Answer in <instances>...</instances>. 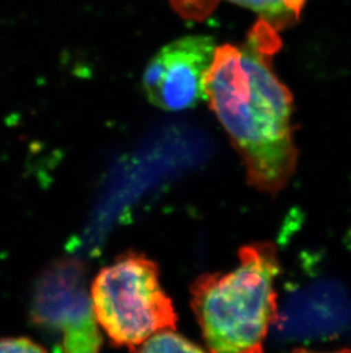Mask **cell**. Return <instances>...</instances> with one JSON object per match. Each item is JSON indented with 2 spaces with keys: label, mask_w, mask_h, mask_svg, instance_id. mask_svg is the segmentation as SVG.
<instances>
[{
  "label": "cell",
  "mask_w": 351,
  "mask_h": 353,
  "mask_svg": "<svg viewBox=\"0 0 351 353\" xmlns=\"http://www.w3.org/2000/svg\"><path fill=\"white\" fill-rule=\"evenodd\" d=\"M279 43L275 29L260 21L242 46H217L204 78L206 100L242 159L248 183L273 196L288 185L298 163L291 94L268 61Z\"/></svg>",
  "instance_id": "1"
},
{
  "label": "cell",
  "mask_w": 351,
  "mask_h": 353,
  "mask_svg": "<svg viewBox=\"0 0 351 353\" xmlns=\"http://www.w3.org/2000/svg\"><path fill=\"white\" fill-rule=\"evenodd\" d=\"M227 274L200 276L191 287L192 309L208 351L262 352L276 318L279 260L274 243L243 246Z\"/></svg>",
  "instance_id": "2"
},
{
  "label": "cell",
  "mask_w": 351,
  "mask_h": 353,
  "mask_svg": "<svg viewBox=\"0 0 351 353\" xmlns=\"http://www.w3.org/2000/svg\"><path fill=\"white\" fill-rule=\"evenodd\" d=\"M92 302L97 323L116 347L135 351L147 337L175 330L177 323L158 265L142 254H123L104 268L92 285Z\"/></svg>",
  "instance_id": "3"
},
{
  "label": "cell",
  "mask_w": 351,
  "mask_h": 353,
  "mask_svg": "<svg viewBox=\"0 0 351 353\" xmlns=\"http://www.w3.org/2000/svg\"><path fill=\"white\" fill-rule=\"evenodd\" d=\"M31 321L67 353L98 352L103 343L87 290L86 269L62 259L40 274L31 300Z\"/></svg>",
  "instance_id": "4"
},
{
  "label": "cell",
  "mask_w": 351,
  "mask_h": 353,
  "mask_svg": "<svg viewBox=\"0 0 351 353\" xmlns=\"http://www.w3.org/2000/svg\"><path fill=\"white\" fill-rule=\"evenodd\" d=\"M209 36H185L167 43L149 60L142 74L147 100L162 110H186L206 100L204 78L215 57Z\"/></svg>",
  "instance_id": "5"
},
{
  "label": "cell",
  "mask_w": 351,
  "mask_h": 353,
  "mask_svg": "<svg viewBox=\"0 0 351 353\" xmlns=\"http://www.w3.org/2000/svg\"><path fill=\"white\" fill-rule=\"evenodd\" d=\"M218 1H227L258 14L262 22L274 29H281L293 22L301 13L306 0H171L176 10L189 17H202Z\"/></svg>",
  "instance_id": "6"
},
{
  "label": "cell",
  "mask_w": 351,
  "mask_h": 353,
  "mask_svg": "<svg viewBox=\"0 0 351 353\" xmlns=\"http://www.w3.org/2000/svg\"><path fill=\"white\" fill-rule=\"evenodd\" d=\"M137 352H203L204 349L189 339L176 333L175 330H163L147 337Z\"/></svg>",
  "instance_id": "7"
},
{
  "label": "cell",
  "mask_w": 351,
  "mask_h": 353,
  "mask_svg": "<svg viewBox=\"0 0 351 353\" xmlns=\"http://www.w3.org/2000/svg\"><path fill=\"white\" fill-rule=\"evenodd\" d=\"M46 347L28 337H5L0 339V353L46 352Z\"/></svg>",
  "instance_id": "8"
}]
</instances>
